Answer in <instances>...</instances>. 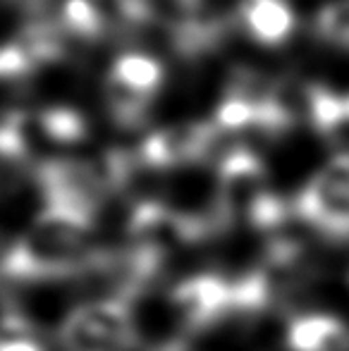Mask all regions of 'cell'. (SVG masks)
Masks as SVG:
<instances>
[{
  "label": "cell",
  "instance_id": "cell-1",
  "mask_svg": "<svg viewBox=\"0 0 349 351\" xmlns=\"http://www.w3.org/2000/svg\"><path fill=\"white\" fill-rule=\"evenodd\" d=\"M101 254L88 217L58 206H43L17 244L5 254L0 268L5 278L14 282L67 280L84 273Z\"/></svg>",
  "mask_w": 349,
  "mask_h": 351
},
{
  "label": "cell",
  "instance_id": "cell-2",
  "mask_svg": "<svg viewBox=\"0 0 349 351\" xmlns=\"http://www.w3.org/2000/svg\"><path fill=\"white\" fill-rule=\"evenodd\" d=\"M62 351H127L136 344L125 299L80 301L58 332Z\"/></svg>",
  "mask_w": 349,
  "mask_h": 351
},
{
  "label": "cell",
  "instance_id": "cell-3",
  "mask_svg": "<svg viewBox=\"0 0 349 351\" xmlns=\"http://www.w3.org/2000/svg\"><path fill=\"white\" fill-rule=\"evenodd\" d=\"M223 132L213 122H177L156 130L141 141L139 162L151 170H175L194 165L213 153Z\"/></svg>",
  "mask_w": 349,
  "mask_h": 351
},
{
  "label": "cell",
  "instance_id": "cell-4",
  "mask_svg": "<svg viewBox=\"0 0 349 351\" xmlns=\"http://www.w3.org/2000/svg\"><path fill=\"white\" fill-rule=\"evenodd\" d=\"M299 217L330 237H349V186L337 184L321 170L294 201Z\"/></svg>",
  "mask_w": 349,
  "mask_h": 351
},
{
  "label": "cell",
  "instance_id": "cell-5",
  "mask_svg": "<svg viewBox=\"0 0 349 351\" xmlns=\"http://www.w3.org/2000/svg\"><path fill=\"white\" fill-rule=\"evenodd\" d=\"M237 17L249 36L263 46L285 43L297 24L287 0H242Z\"/></svg>",
  "mask_w": 349,
  "mask_h": 351
},
{
  "label": "cell",
  "instance_id": "cell-6",
  "mask_svg": "<svg viewBox=\"0 0 349 351\" xmlns=\"http://www.w3.org/2000/svg\"><path fill=\"white\" fill-rule=\"evenodd\" d=\"M108 77L120 82L130 91L139 93L141 98L154 103L156 93L163 86V65L158 58L146 56V53H122L108 70Z\"/></svg>",
  "mask_w": 349,
  "mask_h": 351
},
{
  "label": "cell",
  "instance_id": "cell-7",
  "mask_svg": "<svg viewBox=\"0 0 349 351\" xmlns=\"http://www.w3.org/2000/svg\"><path fill=\"white\" fill-rule=\"evenodd\" d=\"M38 130L56 143H80L86 136V120L80 110L67 106H53L38 115Z\"/></svg>",
  "mask_w": 349,
  "mask_h": 351
},
{
  "label": "cell",
  "instance_id": "cell-8",
  "mask_svg": "<svg viewBox=\"0 0 349 351\" xmlns=\"http://www.w3.org/2000/svg\"><path fill=\"white\" fill-rule=\"evenodd\" d=\"M309 120L318 132H326V134L337 132L345 122H349L345 98L335 96L326 86L309 84Z\"/></svg>",
  "mask_w": 349,
  "mask_h": 351
},
{
  "label": "cell",
  "instance_id": "cell-9",
  "mask_svg": "<svg viewBox=\"0 0 349 351\" xmlns=\"http://www.w3.org/2000/svg\"><path fill=\"white\" fill-rule=\"evenodd\" d=\"M316 32L326 41L349 48V0L328 3L316 17Z\"/></svg>",
  "mask_w": 349,
  "mask_h": 351
},
{
  "label": "cell",
  "instance_id": "cell-10",
  "mask_svg": "<svg viewBox=\"0 0 349 351\" xmlns=\"http://www.w3.org/2000/svg\"><path fill=\"white\" fill-rule=\"evenodd\" d=\"M0 351H46V344L41 342L38 332L24 325L14 313L0 332Z\"/></svg>",
  "mask_w": 349,
  "mask_h": 351
},
{
  "label": "cell",
  "instance_id": "cell-11",
  "mask_svg": "<svg viewBox=\"0 0 349 351\" xmlns=\"http://www.w3.org/2000/svg\"><path fill=\"white\" fill-rule=\"evenodd\" d=\"M34 70L32 60L27 58V53L17 46H0V79H12V77H27Z\"/></svg>",
  "mask_w": 349,
  "mask_h": 351
},
{
  "label": "cell",
  "instance_id": "cell-12",
  "mask_svg": "<svg viewBox=\"0 0 349 351\" xmlns=\"http://www.w3.org/2000/svg\"><path fill=\"white\" fill-rule=\"evenodd\" d=\"M345 106H347V117H349V96L345 98Z\"/></svg>",
  "mask_w": 349,
  "mask_h": 351
}]
</instances>
